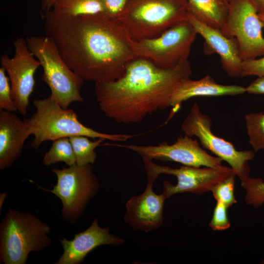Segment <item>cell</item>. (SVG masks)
<instances>
[{
  "mask_svg": "<svg viewBox=\"0 0 264 264\" xmlns=\"http://www.w3.org/2000/svg\"><path fill=\"white\" fill-rule=\"evenodd\" d=\"M35 111L24 119L28 132L34 138L33 148L37 149L43 142L63 137L84 135L93 139L103 138L114 142H125L133 135L100 132L81 123L72 109L62 108L50 95L33 101Z\"/></svg>",
  "mask_w": 264,
  "mask_h": 264,
  "instance_id": "cell-3",
  "label": "cell"
},
{
  "mask_svg": "<svg viewBox=\"0 0 264 264\" xmlns=\"http://www.w3.org/2000/svg\"><path fill=\"white\" fill-rule=\"evenodd\" d=\"M248 76H264V56L242 61V77Z\"/></svg>",
  "mask_w": 264,
  "mask_h": 264,
  "instance_id": "cell-28",
  "label": "cell"
},
{
  "mask_svg": "<svg viewBox=\"0 0 264 264\" xmlns=\"http://www.w3.org/2000/svg\"><path fill=\"white\" fill-rule=\"evenodd\" d=\"M227 207L223 203L217 201L214 209L212 219L209 223L214 231H222L228 229L231 223L227 214Z\"/></svg>",
  "mask_w": 264,
  "mask_h": 264,
  "instance_id": "cell-27",
  "label": "cell"
},
{
  "mask_svg": "<svg viewBox=\"0 0 264 264\" xmlns=\"http://www.w3.org/2000/svg\"><path fill=\"white\" fill-rule=\"evenodd\" d=\"M63 162L68 166L76 163V158L69 137H63L53 141L52 146L43 159L45 166Z\"/></svg>",
  "mask_w": 264,
  "mask_h": 264,
  "instance_id": "cell-22",
  "label": "cell"
},
{
  "mask_svg": "<svg viewBox=\"0 0 264 264\" xmlns=\"http://www.w3.org/2000/svg\"><path fill=\"white\" fill-rule=\"evenodd\" d=\"M57 182L52 190L41 189L51 192L62 201L61 213L67 222L75 224L83 213L89 199L98 190L99 182L91 164H75L63 168H54Z\"/></svg>",
  "mask_w": 264,
  "mask_h": 264,
  "instance_id": "cell-8",
  "label": "cell"
},
{
  "mask_svg": "<svg viewBox=\"0 0 264 264\" xmlns=\"http://www.w3.org/2000/svg\"><path fill=\"white\" fill-rule=\"evenodd\" d=\"M241 185L245 191L246 204L257 208L264 204V181L262 178L250 176L240 178Z\"/></svg>",
  "mask_w": 264,
  "mask_h": 264,
  "instance_id": "cell-24",
  "label": "cell"
},
{
  "mask_svg": "<svg viewBox=\"0 0 264 264\" xmlns=\"http://www.w3.org/2000/svg\"><path fill=\"white\" fill-rule=\"evenodd\" d=\"M211 126L210 117L202 113L198 105L195 103L182 122L181 130L185 135L197 137L203 148L226 161L239 178L249 176L248 161L254 160V152L238 151L231 143L214 134Z\"/></svg>",
  "mask_w": 264,
  "mask_h": 264,
  "instance_id": "cell-9",
  "label": "cell"
},
{
  "mask_svg": "<svg viewBox=\"0 0 264 264\" xmlns=\"http://www.w3.org/2000/svg\"><path fill=\"white\" fill-rule=\"evenodd\" d=\"M142 158L147 176L155 179L161 174L176 176L177 183L176 185L168 181L164 182L163 191L168 198L174 195L185 192L201 195L211 191L217 183L231 175H236L232 168L222 165L216 167H204L202 168L187 166L173 168L157 165L152 159Z\"/></svg>",
  "mask_w": 264,
  "mask_h": 264,
  "instance_id": "cell-11",
  "label": "cell"
},
{
  "mask_svg": "<svg viewBox=\"0 0 264 264\" xmlns=\"http://www.w3.org/2000/svg\"><path fill=\"white\" fill-rule=\"evenodd\" d=\"M57 0H41L40 14L44 20L47 14L52 9Z\"/></svg>",
  "mask_w": 264,
  "mask_h": 264,
  "instance_id": "cell-31",
  "label": "cell"
},
{
  "mask_svg": "<svg viewBox=\"0 0 264 264\" xmlns=\"http://www.w3.org/2000/svg\"><path fill=\"white\" fill-rule=\"evenodd\" d=\"M192 73L188 60L173 67L161 68L147 58L136 57L120 78L95 83L97 102L101 111L117 123H139L170 107L175 91Z\"/></svg>",
  "mask_w": 264,
  "mask_h": 264,
  "instance_id": "cell-2",
  "label": "cell"
},
{
  "mask_svg": "<svg viewBox=\"0 0 264 264\" xmlns=\"http://www.w3.org/2000/svg\"><path fill=\"white\" fill-rule=\"evenodd\" d=\"M263 28L251 0H229L228 16L220 31L236 40L242 61L264 56Z\"/></svg>",
  "mask_w": 264,
  "mask_h": 264,
  "instance_id": "cell-10",
  "label": "cell"
},
{
  "mask_svg": "<svg viewBox=\"0 0 264 264\" xmlns=\"http://www.w3.org/2000/svg\"><path fill=\"white\" fill-rule=\"evenodd\" d=\"M133 151L142 157L162 161H174L184 166L216 167L222 165L223 160L204 151L197 139L185 135L178 137L171 145L162 142L157 145H113Z\"/></svg>",
  "mask_w": 264,
  "mask_h": 264,
  "instance_id": "cell-13",
  "label": "cell"
},
{
  "mask_svg": "<svg viewBox=\"0 0 264 264\" xmlns=\"http://www.w3.org/2000/svg\"><path fill=\"white\" fill-rule=\"evenodd\" d=\"M245 121L248 142L254 152L264 150V113H248Z\"/></svg>",
  "mask_w": 264,
  "mask_h": 264,
  "instance_id": "cell-23",
  "label": "cell"
},
{
  "mask_svg": "<svg viewBox=\"0 0 264 264\" xmlns=\"http://www.w3.org/2000/svg\"><path fill=\"white\" fill-rule=\"evenodd\" d=\"M13 44L14 56L10 58L3 55L0 62L1 67L8 75L12 97L17 111L25 116L34 88V74L41 64L29 49L27 42L23 38L17 37Z\"/></svg>",
  "mask_w": 264,
  "mask_h": 264,
  "instance_id": "cell-12",
  "label": "cell"
},
{
  "mask_svg": "<svg viewBox=\"0 0 264 264\" xmlns=\"http://www.w3.org/2000/svg\"><path fill=\"white\" fill-rule=\"evenodd\" d=\"M245 88L238 85H225L217 83L210 76L193 80L190 77L183 79L174 93L171 100L172 108L169 118L179 110L181 104L190 98L198 96L237 95L245 93Z\"/></svg>",
  "mask_w": 264,
  "mask_h": 264,
  "instance_id": "cell-18",
  "label": "cell"
},
{
  "mask_svg": "<svg viewBox=\"0 0 264 264\" xmlns=\"http://www.w3.org/2000/svg\"><path fill=\"white\" fill-rule=\"evenodd\" d=\"M258 13H264V0H251Z\"/></svg>",
  "mask_w": 264,
  "mask_h": 264,
  "instance_id": "cell-32",
  "label": "cell"
},
{
  "mask_svg": "<svg viewBox=\"0 0 264 264\" xmlns=\"http://www.w3.org/2000/svg\"><path fill=\"white\" fill-rule=\"evenodd\" d=\"M198 34L187 20L170 27L159 36L130 44L136 57L147 58L161 68L173 67L188 60Z\"/></svg>",
  "mask_w": 264,
  "mask_h": 264,
  "instance_id": "cell-7",
  "label": "cell"
},
{
  "mask_svg": "<svg viewBox=\"0 0 264 264\" xmlns=\"http://www.w3.org/2000/svg\"><path fill=\"white\" fill-rule=\"evenodd\" d=\"M0 110L16 112L17 109L11 93L9 79L6 75L4 69L0 68Z\"/></svg>",
  "mask_w": 264,
  "mask_h": 264,
  "instance_id": "cell-26",
  "label": "cell"
},
{
  "mask_svg": "<svg viewBox=\"0 0 264 264\" xmlns=\"http://www.w3.org/2000/svg\"><path fill=\"white\" fill-rule=\"evenodd\" d=\"M236 174H233L217 183L212 189L217 201L225 204L227 208L237 203L234 195Z\"/></svg>",
  "mask_w": 264,
  "mask_h": 264,
  "instance_id": "cell-25",
  "label": "cell"
},
{
  "mask_svg": "<svg viewBox=\"0 0 264 264\" xmlns=\"http://www.w3.org/2000/svg\"><path fill=\"white\" fill-rule=\"evenodd\" d=\"M245 91L250 94H264V76L253 81L245 88Z\"/></svg>",
  "mask_w": 264,
  "mask_h": 264,
  "instance_id": "cell-30",
  "label": "cell"
},
{
  "mask_svg": "<svg viewBox=\"0 0 264 264\" xmlns=\"http://www.w3.org/2000/svg\"><path fill=\"white\" fill-rule=\"evenodd\" d=\"M188 20L204 39L206 53H214L220 56L222 68L229 76L242 77L243 61L236 40L226 37L220 30L203 23L189 13Z\"/></svg>",
  "mask_w": 264,
  "mask_h": 264,
  "instance_id": "cell-15",
  "label": "cell"
},
{
  "mask_svg": "<svg viewBox=\"0 0 264 264\" xmlns=\"http://www.w3.org/2000/svg\"><path fill=\"white\" fill-rule=\"evenodd\" d=\"M26 41L43 67L42 79L50 89L52 98L64 109L73 102H83L81 90L84 80L67 66L54 41L47 35L28 37Z\"/></svg>",
  "mask_w": 264,
  "mask_h": 264,
  "instance_id": "cell-6",
  "label": "cell"
},
{
  "mask_svg": "<svg viewBox=\"0 0 264 264\" xmlns=\"http://www.w3.org/2000/svg\"><path fill=\"white\" fill-rule=\"evenodd\" d=\"M224 0L225 2L227 3H229V0Z\"/></svg>",
  "mask_w": 264,
  "mask_h": 264,
  "instance_id": "cell-35",
  "label": "cell"
},
{
  "mask_svg": "<svg viewBox=\"0 0 264 264\" xmlns=\"http://www.w3.org/2000/svg\"><path fill=\"white\" fill-rule=\"evenodd\" d=\"M103 12L111 19H117L123 12L128 0H100Z\"/></svg>",
  "mask_w": 264,
  "mask_h": 264,
  "instance_id": "cell-29",
  "label": "cell"
},
{
  "mask_svg": "<svg viewBox=\"0 0 264 264\" xmlns=\"http://www.w3.org/2000/svg\"><path fill=\"white\" fill-rule=\"evenodd\" d=\"M50 228L35 215L9 209L0 225V260L25 264L32 251H42L51 242Z\"/></svg>",
  "mask_w": 264,
  "mask_h": 264,
  "instance_id": "cell-5",
  "label": "cell"
},
{
  "mask_svg": "<svg viewBox=\"0 0 264 264\" xmlns=\"http://www.w3.org/2000/svg\"><path fill=\"white\" fill-rule=\"evenodd\" d=\"M155 180L148 177L144 192L132 197L126 203L124 220L134 230L148 232L158 229L163 222V206L168 198L163 191L160 195L154 192Z\"/></svg>",
  "mask_w": 264,
  "mask_h": 264,
  "instance_id": "cell-14",
  "label": "cell"
},
{
  "mask_svg": "<svg viewBox=\"0 0 264 264\" xmlns=\"http://www.w3.org/2000/svg\"><path fill=\"white\" fill-rule=\"evenodd\" d=\"M44 21L46 35L54 41L69 68L84 80L114 81L136 57L122 24L102 13L71 16L51 10Z\"/></svg>",
  "mask_w": 264,
  "mask_h": 264,
  "instance_id": "cell-1",
  "label": "cell"
},
{
  "mask_svg": "<svg viewBox=\"0 0 264 264\" xmlns=\"http://www.w3.org/2000/svg\"><path fill=\"white\" fill-rule=\"evenodd\" d=\"M30 136L26 124L14 112L0 110V169L11 166L22 155Z\"/></svg>",
  "mask_w": 264,
  "mask_h": 264,
  "instance_id": "cell-17",
  "label": "cell"
},
{
  "mask_svg": "<svg viewBox=\"0 0 264 264\" xmlns=\"http://www.w3.org/2000/svg\"><path fill=\"white\" fill-rule=\"evenodd\" d=\"M84 135H76L69 137L76 158V163L79 165L93 164L97 154L94 150L106 139L97 138L91 141Z\"/></svg>",
  "mask_w": 264,
  "mask_h": 264,
  "instance_id": "cell-21",
  "label": "cell"
},
{
  "mask_svg": "<svg viewBox=\"0 0 264 264\" xmlns=\"http://www.w3.org/2000/svg\"><path fill=\"white\" fill-rule=\"evenodd\" d=\"M188 14L187 0H128L117 20L132 40L139 41L159 36Z\"/></svg>",
  "mask_w": 264,
  "mask_h": 264,
  "instance_id": "cell-4",
  "label": "cell"
},
{
  "mask_svg": "<svg viewBox=\"0 0 264 264\" xmlns=\"http://www.w3.org/2000/svg\"><path fill=\"white\" fill-rule=\"evenodd\" d=\"M52 10L71 16L92 15L103 12L100 0H57Z\"/></svg>",
  "mask_w": 264,
  "mask_h": 264,
  "instance_id": "cell-20",
  "label": "cell"
},
{
  "mask_svg": "<svg viewBox=\"0 0 264 264\" xmlns=\"http://www.w3.org/2000/svg\"><path fill=\"white\" fill-rule=\"evenodd\" d=\"M259 17L263 22L264 26V13H259Z\"/></svg>",
  "mask_w": 264,
  "mask_h": 264,
  "instance_id": "cell-33",
  "label": "cell"
},
{
  "mask_svg": "<svg viewBox=\"0 0 264 264\" xmlns=\"http://www.w3.org/2000/svg\"><path fill=\"white\" fill-rule=\"evenodd\" d=\"M189 13L199 22L221 30L229 11V3L223 0H187Z\"/></svg>",
  "mask_w": 264,
  "mask_h": 264,
  "instance_id": "cell-19",
  "label": "cell"
},
{
  "mask_svg": "<svg viewBox=\"0 0 264 264\" xmlns=\"http://www.w3.org/2000/svg\"><path fill=\"white\" fill-rule=\"evenodd\" d=\"M260 264H264V257L263 260L261 261Z\"/></svg>",
  "mask_w": 264,
  "mask_h": 264,
  "instance_id": "cell-34",
  "label": "cell"
},
{
  "mask_svg": "<svg viewBox=\"0 0 264 264\" xmlns=\"http://www.w3.org/2000/svg\"><path fill=\"white\" fill-rule=\"evenodd\" d=\"M60 241L64 252L55 264H80L90 251L99 246L124 243L123 239L110 234L108 227L101 228L97 219L86 230L75 234L72 240L63 238Z\"/></svg>",
  "mask_w": 264,
  "mask_h": 264,
  "instance_id": "cell-16",
  "label": "cell"
}]
</instances>
